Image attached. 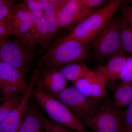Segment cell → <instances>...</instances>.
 <instances>
[{"mask_svg": "<svg viewBox=\"0 0 132 132\" xmlns=\"http://www.w3.org/2000/svg\"><path fill=\"white\" fill-rule=\"evenodd\" d=\"M86 45L66 36L39 60L31 79L36 82L46 71L59 70L68 64L80 63L86 56Z\"/></svg>", "mask_w": 132, "mask_h": 132, "instance_id": "1", "label": "cell"}, {"mask_svg": "<svg viewBox=\"0 0 132 132\" xmlns=\"http://www.w3.org/2000/svg\"><path fill=\"white\" fill-rule=\"evenodd\" d=\"M32 93L50 119L77 132H89L63 103L44 91L39 81L35 84Z\"/></svg>", "mask_w": 132, "mask_h": 132, "instance_id": "2", "label": "cell"}, {"mask_svg": "<svg viewBox=\"0 0 132 132\" xmlns=\"http://www.w3.org/2000/svg\"><path fill=\"white\" fill-rule=\"evenodd\" d=\"M121 2L120 0L110 2L77 25L68 36L87 45L97 38L112 19Z\"/></svg>", "mask_w": 132, "mask_h": 132, "instance_id": "3", "label": "cell"}, {"mask_svg": "<svg viewBox=\"0 0 132 132\" xmlns=\"http://www.w3.org/2000/svg\"><path fill=\"white\" fill-rule=\"evenodd\" d=\"M125 111L116 107L108 100L80 121L94 132H118L122 125Z\"/></svg>", "mask_w": 132, "mask_h": 132, "instance_id": "4", "label": "cell"}, {"mask_svg": "<svg viewBox=\"0 0 132 132\" xmlns=\"http://www.w3.org/2000/svg\"><path fill=\"white\" fill-rule=\"evenodd\" d=\"M3 20L10 35L16 36L28 48L37 45V34L31 12L21 4L14 5L10 14Z\"/></svg>", "mask_w": 132, "mask_h": 132, "instance_id": "5", "label": "cell"}, {"mask_svg": "<svg viewBox=\"0 0 132 132\" xmlns=\"http://www.w3.org/2000/svg\"><path fill=\"white\" fill-rule=\"evenodd\" d=\"M123 20L112 19L95 38L94 48L97 58L100 60H108L114 55L125 52L120 38Z\"/></svg>", "mask_w": 132, "mask_h": 132, "instance_id": "6", "label": "cell"}, {"mask_svg": "<svg viewBox=\"0 0 132 132\" xmlns=\"http://www.w3.org/2000/svg\"><path fill=\"white\" fill-rule=\"evenodd\" d=\"M56 98L63 103L80 121L101 105L97 100L86 97L73 86L67 88Z\"/></svg>", "mask_w": 132, "mask_h": 132, "instance_id": "7", "label": "cell"}, {"mask_svg": "<svg viewBox=\"0 0 132 132\" xmlns=\"http://www.w3.org/2000/svg\"><path fill=\"white\" fill-rule=\"evenodd\" d=\"M95 12L83 6L80 0H63L57 14L59 29L72 30Z\"/></svg>", "mask_w": 132, "mask_h": 132, "instance_id": "8", "label": "cell"}, {"mask_svg": "<svg viewBox=\"0 0 132 132\" xmlns=\"http://www.w3.org/2000/svg\"><path fill=\"white\" fill-rule=\"evenodd\" d=\"M29 49L20 40H5L0 43V62L9 64L25 73L31 59Z\"/></svg>", "mask_w": 132, "mask_h": 132, "instance_id": "9", "label": "cell"}, {"mask_svg": "<svg viewBox=\"0 0 132 132\" xmlns=\"http://www.w3.org/2000/svg\"><path fill=\"white\" fill-rule=\"evenodd\" d=\"M28 86L25 73L7 63L0 62V92L3 95L21 94Z\"/></svg>", "mask_w": 132, "mask_h": 132, "instance_id": "10", "label": "cell"}, {"mask_svg": "<svg viewBox=\"0 0 132 132\" xmlns=\"http://www.w3.org/2000/svg\"><path fill=\"white\" fill-rule=\"evenodd\" d=\"M34 85V82L29 81L19 103L0 123V132H18Z\"/></svg>", "mask_w": 132, "mask_h": 132, "instance_id": "11", "label": "cell"}, {"mask_svg": "<svg viewBox=\"0 0 132 132\" xmlns=\"http://www.w3.org/2000/svg\"><path fill=\"white\" fill-rule=\"evenodd\" d=\"M128 57L126 52H121L109 59L106 64L98 66L94 71L102 76L106 82H115L120 79Z\"/></svg>", "mask_w": 132, "mask_h": 132, "instance_id": "12", "label": "cell"}, {"mask_svg": "<svg viewBox=\"0 0 132 132\" xmlns=\"http://www.w3.org/2000/svg\"><path fill=\"white\" fill-rule=\"evenodd\" d=\"M37 81L45 92L55 97L68 87L67 80L58 70L46 71Z\"/></svg>", "mask_w": 132, "mask_h": 132, "instance_id": "13", "label": "cell"}, {"mask_svg": "<svg viewBox=\"0 0 132 132\" xmlns=\"http://www.w3.org/2000/svg\"><path fill=\"white\" fill-rule=\"evenodd\" d=\"M44 117L37 108L29 105L18 132H42Z\"/></svg>", "mask_w": 132, "mask_h": 132, "instance_id": "14", "label": "cell"}, {"mask_svg": "<svg viewBox=\"0 0 132 132\" xmlns=\"http://www.w3.org/2000/svg\"><path fill=\"white\" fill-rule=\"evenodd\" d=\"M62 1L63 0H48L47 5L43 12L47 24L50 41L59 30L57 14Z\"/></svg>", "mask_w": 132, "mask_h": 132, "instance_id": "15", "label": "cell"}, {"mask_svg": "<svg viewBox=\"0 0 132 132\" xmlns=\"http://www.w3.org/2000/svg\"><path fill=\"white\" fill-rule=\"evenodd\" d=\"M113 105L118 108L128 106L132 102V82L121 81L116 88Z\"/></svg>", "mask_w": 132, "mask_h": 132, "instance_id": "16", "label": "cell"}, {"mask_svg": "<svg viewBox=\"0 0 132 132\" xmlns=\"http://www.w3.org/2000/svg\"><path fill=\"white\" fill-rule=\"evenodd\" d=\"M37 34V44L44 47L50 41L48 36L47 24L45 20L43 12H31Z\"/></svg>", "mask_w": 132, "mask_h": 132, "instance_id": "17", "label": "cell"}, {"mask_svg": "<svg viewBox=\"0 0 132 132\" xmlns=\"http://www.w3.org/2000/svg\"><path fill=\"white\" fill-rule=\"evenodd\" d=\"M90 70L84 64L76 63L68 64L58 70L67 81L74 83L83 77Z\"/></svg>", "mask_w": 132, "mask_h": 132, "instance_id": "18", "label": "cell"}, {"mask_svg": "<svg viewBox=\"0 0 132 132\" xmlns=\"http://www.w3.org/2000/svg\"><path fill=\"white\" fill-rule=\"evenodd\" d=\"M15 93L3 95L0 103V123L19 103L21 96Z\"/></svg>", "mask_w": 132, "mask_h": 132, "instance_id": "19", "label": "cell"}, {"mask_svg": "<svg viewBox=\"0 0 132 132\" xmlns=\"http://www.w3.org/2000/svg\"><path fill=\"white\" fill-rule=\"evenodd\" d=\"M106 83L105 79L102 76L94 71L92 84V99L98 100L106 97L107 92Z\"/></svg>", "mask_w": 132, "mask_h": 132, "instance_id": "20", "label": "cell"}, {"mask_svg": "<svg viewBox=\"0 0 132 132\" xmlns=\"http://www.w3.org/2000/svg\"><path fill=\"white\" fill-rule=\"evenodd\" d=\"M94 74V71L90 70L83 77L74 83L73 86L81 93L92 99V84Z\"/></svg>", "mask_w": 132, "mask_h": 132, "instance_id": "21", "label": "cell"}, {"mask_svg": "<svg viewBox=\"0 0 132 132\" xmlns=\"http://www.w3.org/2000/svg\"><path fill=\"white\" fill-rule=\"evenodd\" d=\"M121 45L126 53L132 55V29L123 20L120 31Z\"/></svg>", "mask_w": 132, "mask_h": 132, "instance_id": "22", "label": "cell"}, {"mask_svg": "<svg viewBox=\"0 0 132 132\" xmlns=\"http://www.w3.org/2000/svg\"><path fill=\"white\" fill-rule=\"evenodd\" d=\"M48 0H25L21 3L25 8L31 12H44Z\"/></svg>", "mask_w": 132, "mask_h": 132, "instance_id": "23", "label": "cell"}, {"mask_svg": "<svg viewBox=\"0 0 132 132\" xmlns=\"http://www.w3.org/2000/svg\"><path fill=\"white\" fill-rule=\"evenodd\" d=\"M43 130L44 132H70L64 126L45 116L43 118Z\"/></svg>", "mask_w": 132, "mask_h": 132, "instance_id": "24", "label": "cell"}, {"mask_svg": "<svg viewBox=\"0 0 132 132\" xmlns=\"http://www.w3.org/2000/svg\"><path fill=\"white\" fill-rule=\"evenodd\" d=\"M13 0H0V21L3 20L12 12L14 7Z\"/></svg>", "mask_w": 132, "mask_h": 132, "instance_id": "25", "label": "cell"}, {"mask_svg": "<svg viewBox=\"0 0 132 132\" xmlns=\"http://www.w3.org/2000/svg\"><path fill=\"white\" fill-rule=\"evenodd\" d=\"M120 79L124 82H132V55L128 57Z\"/></svg>", "mask_w": 132, "mask_h": 132, "instance_id": "26", "label": "cell"}, {"mask_svg": "<svg viewBox=\"0 0 132 132\" xmlns=\"http://www.w3.org/2000/svg\"><path fill=\"white\" fill-rule=\"evenodd\" d=\"M125 110L122 125L127 132H132V102Z\"/></svg>", "mask_w": 132, "mask_h": 132, "instance_id": "27", "label": "cell"}, {"mask_svg": "<svg viewBox=\"0 0 132 132\" xmlns=\"http://www.w3.org/2000/svg\"><path fill=\"white\" fill-rule=\"evenodd\" d=\"M80 1L86 7L93 10L106 2V1L104 0H80Z\"/></svg>", "mask_w": 132, "mask_h": 132, "instance_id": "28", "label": "cell"}, {"mask_svg": "<svg viewBox=\"0 0 132 132\" xmlns=\"http://www.w3.org/2000/svg\"><path fill=\"white\" fill-rule=\"evenodd\" d=\"M124 20L132 29V6H127L124 10Z\"/></svg>", "mask_w": 132, "mask_h": 132, "instance_id": "29", "label": "cell"}, {"mask_svg": "<svg viewBox=\"0 0 132 132\" xmlns=\"http://www.w3.org/2000/svg\"><path fill=\"white\" fill-rule=\"evenodd\" d=\"M9 35L6 22L4 20L0 21V39H6Z\"/></svg>", "mask_w": 132, "mask_h": 132, "instance_id": "30", "label": "cell"}, {"mask_svg": "<svg viewBox=\"0 0 132 132\" xmlns=\"http://www.w3.org/2000/svg\"><path fill=\"white\" fill-rule=\"evenodd\" d=\"M118 132H128L125 130V128L123 127V125H121V127L120 129L119 130Z\"/></svg>", "mask_w": 132, "mask_h": 132, "instance_id": "31", "label": "cell"}, {"mask_svg": "<svg viewBox=\"0 0 132 132\" xmlns=\"http://www.w3.org/2000/svg\"><path fill=\"white\" fill-rule=\"evenodd\" d=\"M5 40L6 39H0V43L2 42L3 41Z\"/></svg>", "mask_w": 132, "mask_h": 132, "instance_id": "32", "label": "cell"}, {"mask_svg": "<svg viewBox=\"0 0 132 132\" xmlns=\"http://www.w3.org/2000/svg\"><path fill=\"white\" fill-rule=\"evenodd\" d=\"M42 132H44V131H43V130Z\"/></svg>", "mask_w": 132, "mask_h": 132, "instance_id": "33", "label": "cell"}]
</instances>
